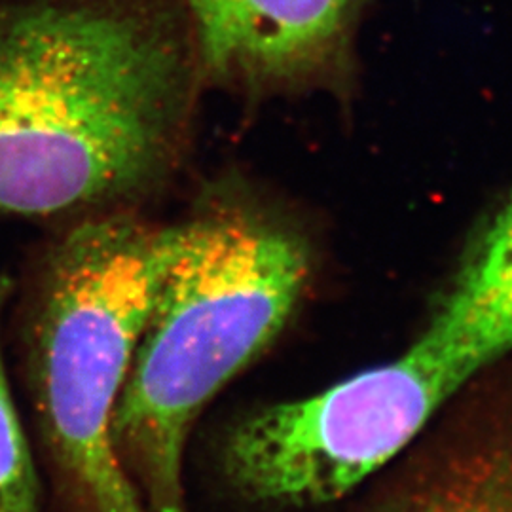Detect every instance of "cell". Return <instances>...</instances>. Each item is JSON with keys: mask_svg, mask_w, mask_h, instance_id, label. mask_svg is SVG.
<instances>
[{"mask_svg": "<svg viewBox=\"0 0 512 512\" xmlns=\"http://www.w3.org/2000/svg\"><path fill=\"white\" fill-rule=\"evenodd\" d=\"M169 222L143 211L73 220L40 255L21 357L59 512H150L114 448V416L164 274Z\"/></svg>", "mask_w": 512, "mask_h": 512, "instance_id": "cell-3", "label": "cell"}, {"mask_svg": "<svg viewBox=\"0 0 512 512\" xmlns=\"http://www.w3.org/2000/svg\"><path fill=\"white\" fill-rule=\"evenodd\" d=\"M482 368L427 329L389 363L238 421L220 444L222 476L251 503H329L399 454Z\"/></svg>", "mask_w": 512, "mask_h": 512, "instance_id": "cell-4", "label": "cell"}, {"mask_svg": "<svg viewBox=\"0 0 512 512\" xmlns=\"http://www.w3.org/2000/svg\"><path fill=\"white\" fill-rule=\"evenodd\" d=\"M359 0H179L203 78L272 86L321 73L348 40Z\"/></svg>", "mask_w": 512, "mask_h": 512, "instance_id": "cell-5", "label": "cell"}, {"mask_svg": "<svg viewBox=\"0 0 512 512\" xmlns=\"http://www.w3.org/2000/svg\"><path fill=\"white\" fill-rule=\"evenodd\" d=\"M203 80L179 0L2 2L0 217L143 211L183 165Z\"/></svg>", "mask_w": 512, "mask_h": 512, "instance_id": "cell-1", "label": "cell"}, {"mask_svg": "<svg viewBox=\"0 0 512 512\" xmlns=\"http://www.w3.org/2000/svg\"><path fill=\"white\" fill-rule=\"evenodd\" d=\"M418 512H512V473L492 467L433 497Z\"/></svg>", "mask_w": 512, "mask_h": 512, "instance_id": "cell-7", "label": "cell"}, {"mask_svg": "<svg viewBox=\"0 0 512 512\" xmlns=\"http://www.w3.org/2000/svg\"><path fill=\"white\" fill-rule=\"evenodd\" d=\"M16 283L0 275V512H44L37 463L19 418L4 361V319Z\"/></svg>", "mask_w": 512, "mask_h": 512, "instance_id": "cell-6", "label": "cell"}, {"mask_svg": "<svg viewBox=\"0 0 512 512\" xmlns=\"http://www.w3.org/2000/svg\"><path fill=\"white\" fill-rule=\"evenodd\" d=\"M308 253L232 192L169 222L164 274L114 416V448L150 512H188L184 454L224 385L268 348L302 296Z\"/></svg>", "mask_w": 512, "mask_h": 512, "instance_id": "cell-2", "label": "cell"}]
</instances>
